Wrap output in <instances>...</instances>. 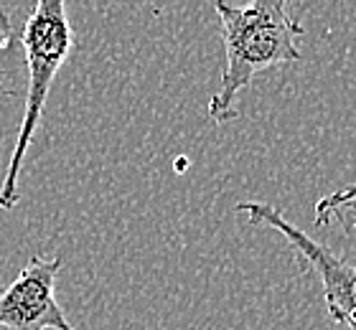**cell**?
Segmentation results:
<instances>
[{
    "label": "cell",
    "mask_w": 356,
    "mask_h": 330,
    "mask_svg": "<svg viewBox=\"0 0 356 330\" xmlns=\"http://www.w3.org/2000/svg\"><path fill=\"white\" fill-rule=\"evenodd\" d=\"M237 211L245 213L250 224L280 231L293 247V251H298V257L303 259L316 272V277L321 279L328 317L341 328L356 330V259L339 257L334 249H328L326 244L316 242L311 234H305L303 229L296 226L273 204L239 201Z\"/></svg>",
    "instance_id": "cell-3"
},
{
    "label": "cell",
    "mask_w": 356,
    "mask_h": 330,
    "mask_svg": "<svg viewBox=\"0 0 356 330\" xmlns=\"http://www.w3.org/2000/svg\"><path fill=\"white\" fill-rule=\"evenodd\" d=\"M61 257L33 254L21 274L0 290V328L10 330H76L56 300Z\"/></svg>",
    "instance_id": "cell-4"
},
{
    "label": "cell",
    "mask_w": 356,
    "mask_h": 330,
    "mask_svg": "<svg viewBox=\"0 0 356 330\" xmlns=\"http://www.w3.org/2000/svg\"><path fill=\"white\" fill-rule=\"evenodd\" d=\"M21 44L26 51V69H29V92H26L21 130L15 138L13 153L8 158L6 176L0 181V208H6V211H13L21 198L18 181H21L23 158L29 153L33 135L41 125L54 79L74 49V28L69 23L67 3L64 0H38L23 23Z\"/></svg>",
    "instance_id": "cell-2"
},
{
    "label": "cell",
    "mask_w": 356,
    "mask_h": 330,
    "mask_svg": "<svg viewBox=\"0 0 356 330\" xmlns=\"http://www.w3.org/2000/svg\"><path fill=\"white\" fill-rule=\"evenodd\" d=\"M214 10L222 23L224 74L209 99L207 115L214 125H224L239 117L237 94L257 74L303 59L298 38L305 36V28L290 15L285 0H252L250 6L216 0Z\"/></svg>",
    "instance_id": "cell-1"
},
{
    "label": "cell",
    "mask_w": 356,
    "mask_h": 330,
    "mask_svg": "<svg viewBox=\"0 0 356 330\" xmlns=\"http://www.w3.org/2000/svg\"><path fill=\"white\" fill-rule=\"evenodd\" d=\"M13 44V21H10V13L8 10H0V64H3V56ZM6 74H3V66H0V94L15 97V89L6 84Z\"/></svg>",
    "instance_id": "cell-5"
}]
</instances>
